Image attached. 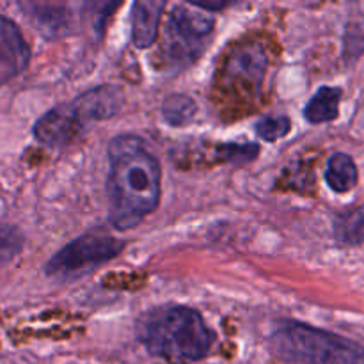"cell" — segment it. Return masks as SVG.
Masks as SVG:
<instances>
[{"label": "cell", "instance_id": "6da1fadb", "mask_svg": "<svg viewBox=\"0 0 364 364\" xmlns=\"http://www.w3.org/2000/svg\"><path fill=\"white\" fill-rule=\"evenodd\" d=\"M162 167L135 135H117L109 144L107 194L110 223L117 230H132L159 206Z\"/></svg>", "mask_w": 364, "mask_h": 364}, {"label": "cell", "instance_id": "7a4b0ae2", "mask_svg": "<svg viewBox=\"0 0 364 364\" xmlns=\"http://www.w3.org/2000/svg\"><path fill=\"white\" fill-rule=\"evenodd\" d=\"M212 331L196 309L174 306L155 313L146 323L142 341L153 355L191 363L205 358L212 348Z\"/></svg>", "mask_w": 364, "mask_h": 364}, {"label": "cell", "instance_id": "3957f363", "mask_svg": "<svg viewBox=\"0 0 364 364\" xmlns=\"http://www.w3.org/2000/svg\"><path fill=\"white\" fill-rule=\"evenodd\" d=\"M270 345L294 364H364V345L301 322H281Z\"/></svg>", "mask_w": 364, "mask_h": 364}, {"label": "cell", "instance_id": "277c9868", "mask_svg": "<svg viewBox=\"0 0 364 364\" xmlns=\"http://www.w3.org/2000/svg\"><path fill=\"white\" fill-rule=\"evenodd\" d=\"M213 18L196 13L185 6H176L169 14L164 36V53L169 63L188 66L203 52L206 36L212 32Z\"/></svg>", "mask_w": 364, "mask_h": 364}, {"label": "cell", "instance_id": "5b68a950", "mask_svg": "<svg viewBox=\"0 0 364 364\" xmlns=\"http://www.w3.org/2000/svg\"><path fill=\"white\" fill-rule=\"evenodd\" d=\"M124 249V242L102 233H85L64 245L46 265L50 276H68L98 267L116 258Z\"/></svg>", "mask_w": 364, "mask_h": 364}, {"label": "cell", "instance_id": "8992f818", "mask_svg": "<svg viewBox=\"0 0 364 364\" xmlns=\"http://www.w3.org/2000/svg\"><path fill=\"white\" fill-rule=\"evenodd\" d=\"M269 57L262 43H240L228 55L223 66V85L228 92L244 98H256L262 91Z\"/></svg>", "mask_w": 364, "mask_h": 364}, {"label": "cell", "instance_id": "52a82bcc", "mask_svg": "<svg viewBox=\"0 0 364 364\" xmlns=\"http://www.w3.org/2000/svg\"><path fill=\"white\" fill-rule=\"evenodd\" d=\"M87 124L75 107L71 103H64L39 117L34 124V137L48 148H60L77 139Z\"/></svg>", "mask_w": 364, "mask_h": 364}, {"label": "cell", "instance_id": "ba28073f", "mask_svg": "<svg viewBox=\"0 0 364 364\" xmlns=\"http://www.w3.org/2000/svg\"><path fill=\"white\" fill-rule=\"evenodd\" d=\"M31 48L13 20L0 14V85L27 70Z\"/></svg>", "mask_w": 364, "mask_h": 364}, {"label": "cell", "instance_id": "9c48e42d", "mask_svg": "<svg viewBox=\"0 0 364 364\" xmlns=\"http://www.w3.org/2000/svg\"><path fill=\"white\" fill-rule=\"evenodd\" d=\"M124 95L116 85H100L75 98L73 107L85 124L112 117L123 107Z\"/></svg>", "mask_w": 364, "mask_h": 364}, {"label": "cell", "instance_id": "30bf717a", "mask_svg": "<svg viewBox=\"0 0 364 364\" xmlns=\"http://www.w3.org/2000/svg\"><path fill=\"white\" fill-rule=\"evenodd\" d=\"M166 7L164 0H141L132 9V39L137 48H148L159 36L160 18Z\"/></svg>", "mask_w": 364, "mask_h": 364}, {"label": "cell", "instance_id": "8fae6325", "mask_svg": "<svg viewBox=\"0 0 364 364\" xmlns=\"http://www.w3.org/2000/svg\"><path fill=\"white\" fill-rule=\"evenodd\" d=\"M21 9L32 18L38 31L46 38H59L71 28V14L68 7L52 4H20Z\"/></svg>", "mask_w": 364, "mask_h": 364}, {"label": "cell", "instance_id": "7c38bea8", "mask_svg": "<svg viewBox=\"0 0 364 364\" xmlns=\"http://www.w3.org/2000/svg\"><path fill=\"white\" fill-rule=\"evenodd\" d=\"M340 100H341V89L331 87H320L315 92L309 103L304 109V116L309 123L320 124V123H329L338 117L340 112Z\"/></svg>", "mask_w": 364, "mask_h": 364}, {"label": "cell", "instance_id": "4fadbf2b", "mask_svg": "<svg viewBox=\"0 0 364 364\" xmlns=\"http://www.w3.org/2000/svg\"><path fill=\"white\" fill-rule=\"evenodd\" d=\"M359 173L355 162L352 160L350 155L347 153H336L329 159L326 169V181L334 192H343L352 191L358 185Z\"/></svg>", "mask_w": 364, "mask_h": 364}, {"label": "cell", "instance_id": "5bb4252c", "mask_svg": "<svg viewBox=\"0 0 364 364\" xmlns=\"http://www.w3.org/2000/svg\"><path fill=\"white\" fill-rule=\"evenodd\" d=\"M334 237L343 245L364 244V205L340 213L334 219Z\"/></svg>", "mask_w": 364, "mask_h": 364}, {"label": "cell", "instance_id": "9a60e30c", "mask_svg": "<svg viewBox=\"0 0 364 364\" xmlns=\"http://www.w3.org/2000/svg\"><path fill=\"white\" fill-rule=\"evenodd\" d=\"M198 112V105L187 95H171L164 100L162 114L164 119L173 127H183L191 123Z\"/></svg>", "mask_w": 364, "mask_h": 364}, {"label": "cell", "instance_id": "2e32d148", "mask_svg": "<svg viewBox=\"0 0 364 364\" xmlns=\"http://www.w3.org/2000/svg\"><path fill=\"white\" fill-rule=\"evenodd\" d=\"M23 249V235L14 226H0V269L9 265Z\"/></svg>", "mask_w": 364, "mask_h": 364}, {"label": "cell", "instance_id": "e0dca14e", "mask_svg": "<svg viewBox=\"0 0 364 364\" xmlns=\"http://www.w3.org/2000/svg\"><path fill=\"white\" fill-rule=\"evenodd\" d=\"M291 124L287 116H267L256 123V134L263 139V141H279L284 135L290 132Z\"/></svg>", "mask_w": 364, "mask_h": 364}, {"label": "cell", "instance_id": "ac0fdd59", "mask_svg": "<svg viewBox=\"0 0 364 364\" xmlns=\"http://www.w3.org/2000/svg\"><path fill=\"white\" fill-rule=\"evenodd\" d=\"M256 155H258L256 144H226L220 148V156L233 164L251 162Z\"/></svg>", "mask_w": 364, "mask_h": 364}]
</instances>
